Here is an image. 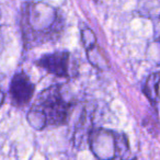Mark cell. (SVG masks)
Masks as SVG:
<instances>
[{
  "instance_id": "1",
  "label": "cell",
  "mask_w": 160,
  "mask_h": 160,
  "mask_svg": "<svg viewBox=\"0 0 160 160\" xmlns=\"http://www.w3.org/2000/svg\"><path fill=\"white\" fill-rule=\"evenodd\" d=\"M21 30L25 47L32 48L57 40L64 30V18L45 2H28L22 8Z\"/></svg>"
},
{
  "instance_id": "2",
  "label": "cell",
  "mask_w": 160,
  "mask_h": 160,
  "mask_svg": "<svg viewBox=\"0 0 160 160\" xmlns=\"http://www.w3.org/2000/svg\"><path fill=\"white\" fill-rule=\"evenodd\" d=\"M73 103L64 99L60 86L55 85L43 90L27 115L29 124L38 131L46 127H57L67 122Z\"/></svg>"
},
{
  "instance_id": "3",
  "label": "cell",
  "mask_w": 160,
  "mask_h": 160,
  "mask_svg": "<svg viewBox=\"0 0 160 160\" xmlns=\"http://www.w3.org/2000/svg\"><path fill=\"white\" fill-rule=\"evenodd\" d=\"M124 135L103 128H97L90 133L89 145L93 155L99 160H114L118 156L124 153L128 148V142Z\"/></svg>"
},
{
  "instance_id": "4",
  "label": "cell",
  "mask_w": 160,
  "mask_h": 160,
  "mask_svg": "<svg viewBox=\"0 0 160 160\" xmlns=\"http://www.w3.org/2000/svg\"><path fill=\"white\" fill-rule=\"evenodd\" d=\"M35 92V85L23 71L14 73L9 87L11 103L17 108H24L31 102Z\"/></svg>"
},
{
  "instance_id": "5",
  "label": "cell",
  "mask_w": 160,
  "mask_h": 160,
  "mask_svg": "<svg viewBox=\"0 0 160 160\" xmlns=\"http://www.w3.org/2000/svg\"><path fill=\"white\" fill-rule=\"evenodd\" d=\"M48 73L60 78H70V53L66 51L45 54L35 62Z\"/></svg>"
},
{
  "instance_id": "6",
  "label": "cell",
  "mask_w": 160,
  "mask_h": 160,
  "mask_svg": "<svg viewBox=\"0 0 160 160\" xmlns=\"http://www.w3.org/2000/svg\"><path fill=\"white\" fill-rule=\"evenodd\" d=\"M144 94L152 103L160 101V72H153L147 78L144 86Z\"/></svg>"
},
{
  "instance_id": "7",
  "label": "cell",
  "mask_w": 160,
  "mask_h": 160,
  "mask_svg": "<svg viewBox=\"0 0 160 160\" xmlns=\"http://www.w3.org/2000/svg\"><path fill=\"white\" fill-rule=\"evenodd\" d=\"M156 38H157V41L160 43V17H159V19H158L157 27H156Z\"/></svg>"
},
{
  "instance_id": "8",
  "label": "cell",
  "mask_w": 160,
  "mask_h": 160,
  "mask_svg": "<svg viewBox=\"0 0 160 160\" xmlns=\"http://www.w3.org/2000/svg\"><path fill=\"white\" fill-rule=\"evenodd\" d=\"M132 160H136V158H134V159H132Z\"/></svg>"
},
{
  "instance_id": "9",
  "label": "cell",
  "mask_w": 160,
  "mask_h": 160,
  "mask_svg": "<svg viewBox=\"0 0 160 160\" xmlns=\"http://www.w3.org/2000/svg\"><path fill=\"white\" fill-rule=\"evenodd\" d=\"M94 1H97V0H94Z\"/></svg>"
}]
</instances>
